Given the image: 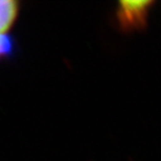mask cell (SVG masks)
Segmentation results:
<instances>
[{"label": "cell", "instance_id": "cell-1", "mask_svg": "<svg viewBox=\"0 0 161 161\" xmlns=\"http://www.w3.org/2000/svg\"><path fill=\"white\" fill-rule=\"evenodd\" d=\"M153 4L154 1L150 0L120 1L116 9V19L120 30L130 33L146 27Z\"/></svg>", "mask_w": 161, "mask_h": 161}, {"label": "cell", "instance_id": "cell-2", "mask_svg": "<svg viewBox=\"0 0 161 161\" xmlns=\"http://www.w3.org/2000/svg\"><path fill=\"white\" fill-rule=\"evenodd\" d=\"M18 2L14 0H0V34L9 30L17 18Z\"/></svg>", "mask_w": 161, "mask_h": 161}, {"label": "cell", "instance_id": "cell-3", "mask_svg": "<svg viewBox=\"0 0 161 161\" xmlns=\"http://www.w3.org/2000/svg\"><path fill=\"white\" fill-rule=\"evenodd\" d=\"M16 42L13 36L0 34V61L9 59L15 53Z\"/></svg>", "mask_w": 161, "mask_h": 161}]
</instances>
